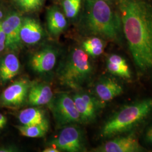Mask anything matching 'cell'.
Here are the masks:
<instances>
[{"label": "cell", "instance_id": "d4e9b609", "mask_svg": "<svg viewBox=\"0 0 152 152\" xmlns=\"http://www.w3.org/2000/svg\"><path fill=\"white\" fill-rule=\"evenodd\" d=\"M144 139L147 143L152 145V125H151L145 131Z\"/></svg>", "mask_w": 152, "mask_h": 152}, {"label": "cell", "instance_id": "f1b7e54d", "mask_svg": "<svg viewBox=\"0 0 152 152\" xmlns=\"http://www.w3.org/2000/svg\"><path fill=\"white\" fill-rule=\"evenodd\" d=\"M105 1H107V0H105Z\"/></svg>", "mask_w": 152, "mask_h": 152}, {"label": "cell", "instance_id": "5b68a950", "mask_svg": "<svg viewBox=\"0 0 152 152\" xmlns=\"http://www.w3.org/2000/svg\"><path fill=\"white\" fill-rule=\"evenodd\" d=\"M58 127L71 124H81L79 114L72 96L66 93H59L54 96L49 104Z\"/></svg>", "mask_w": 152, "mask_h": 152}, {"label": "cell", "instance_id": "3957f363", "mask_svg": "<svg viewBox=\"0 0 152 152\" xmlns=\"http://www.w3.org/2000/svg\"><path fill=\"white\" fill-rule=\"evenodd\" d=\"M152 114V98L126 105L104 124L100 136L110 138L124 134L141 123Z\"/></svg>", "mask_w": 152, "mask_h": 152}, {"label": "cell", "instance_id": "ac0fdd59", "mask_svg": "<svg viewBox=\"0 0 152 152\" xmlns=\"http://www.w3.org/2000/svg\"><path fill=\"white\" fill-rule=\"evenodd\" d=\"M107 69L111 74L120 77L130 79L131 78L129 66L125 59L121 56L112 54L107 59Z\"/></svg>", "mask_w": 152, "mask_h": 152}, {"label": "cell", "instance_id": "83f0119b", "mask_svg": "<svg viewBox=\"0 0 152 152\" xmlns=\"http://www.w3.org/2000/svg\"><path fill=\"white\" fill-rule=\"evenodd\" d=\"M2 17H3V12H2V10H1V9H0V23L1 22V20L2 19Z\"/></svg>", "mask_w": 152, "mask_h": 152}, {"label": "cell", "instance_id": "9c48e42d", "mask_svg": "<svg viewBox=\"0 0 152 152\" xmlns=\"http://www.w3.org/2000/svg\"><path fill=\"white\" fill-rule=\"evenodd\" d=\"M22 16L16 12H12L1 22L5 34V50L9 52H16L22 49L23 42L20 38Z\"/></svg>", "mask_w": 152, "mask_h": 152}, {"label": "cell", "instance_id": "603a6c76", "mask_svg": "<svg viewBox=\"0 0 152 152\" xmlns=\"http://www.w3.org/2000/svg\"><path fill=\"white\" fill-rule=\"evenodd\" d=\"M20 151L19 147L15 145H6L0 146V152H17Z\"/></svg>", "mask_w": 152, "mask_h": 152}, {"label": "cell", "instance_id": "52a82bcc", "mask_svg": "<svg viewBox=\"0 0 152 152\" xmlns=\"http://www.w3.org/2000/svg\"><path fill=\"white\" fill-rule=\"evenodd\" d=\"M33 82L23 77L6 87L0 95V107L18 108L27 102L28 94Z\"/></svg>", "mask_w": 152, "mask_h": 152}, {"label": "cell", "instance_id": "4fadbf2b", "mask_svg": "<svg viewBox=\"0 0 152 152\" xmlns=\"http://www.w3.org/2000/svg\"><path fill=\"white\" fill-rule=\"evenodd\" d=\"M122 92L123 87L120 83L107 77L100 78L94 86L95 96L103 103L113 100Z\"/></svg>", "mask_w": 152, "mask_h": 152}, {"label": "cell", "instance_id": "d6986e66", "mask_svg": "<svg viewBox=\"0 0 152 152\" xmlns=\"http://www.w3.org/2000/svg\"><path fill=\"white\" fill-rule=\"evenodd\" d=\"M15 128L22 136L31 138L42 137L49 130L48 128L40 125H17Z\"/></svg>", "mask_w": 152, "mask_h": 152}, {"label": "cell", "instance_id": "277c9868", "mask_svg": "<svg viewBox=\"0 0 152 152\" xmlns=\"http://www.w3.org/2000/svg\"><path fill=\"white\" fill-rule=\"evenodd\" d=\"M93 67L88 55L80 48H75L60 64L57 76L60 83L78 90L90 79Z\"/></svg>", "mask_w": 152, "mask_h": 152}, {"label": "cell", "instance_id": "8992f818", "mask_svg": "<svg viewBox=\"0 0 152 152\" xmlns=\"http://www.w3.org/2000/svg\"><path fill=\"white\" fill-rule=\"evenodd\" d=\"M49 146L65 152H85L86 150L83 131L76 124L62 127L59 135L50 142Z\"/></svg>", "mask_w": 152, "mask_h": 152}, {"label": "cell", "instance_id": "7a4b0ae2", "mask_svg": "<svg viewBox=\"0 0 152 152\" xmlns=\"http://www.w3.org/2000/svg\"><path fill=\"white\" fill-rule=\"evenodd\" d=\"M84 26L88 32L112 41L120 37V16L105 0H87Z\"/></svg>", "mask_w": 152, "mask_h": 152}, {"label": "cell", "instance_id": "9a60e30c", "mask_svg": "<svg viewBox=\"0 0 152 152\" xmlns=\"http://www.w3.org/2000/svg\"><path fill=\"white\" fill-rule=\"evenodd\" d=\"M54 97L51 87L45 83L33 82L28 94L27 102L32 107L49 104Z\"/></svg>", "mask_w": 152, "mask_h": 152}, {"label": "cell", "instance_id": "ba28073f", "mask_svg": "<svg viewBox=\"0 0 152 152\" xmlns=\"http://www.w3.org/2000/svg\"><path fill=\"white\" fill-rule=\"evenodd\" d=\"M72 97L80 115L81 124L93 122L104 104L95 96L83 91L76 92Z\"/></svg>", "mask_w": 152, "mask_h": 152}, {"label": "cell", "instance_id": "7c38bea8", "mask_svg": "<svg viewBox=\"0 0 152 152\" xmlns=\"http://www.w3.org/2000/svg\"><path fill=\"white\" fill-rule=\"evenodd\" d=\"M44 37V31L37 20L31 17L23 18L20 28V38L23 44L34 45Z\"/></svg>", "mask_w": 152, "mask_h": 152}, {"label": "cell", "instance_id": "2e32d148", "mask_svg": "<svg viewBox=\"0 0 152 152\" xmlns=\"http://www.w3.org/2000/svg\"><path fill=\"white\" fill-rule=\"evenodd\" d=\"M18 120L22 125H40L49 129V119L46 112L37 107L22 110L18 114Z\"/></svg>", "mask_w": 152, "mask_h": 152}, {"label": "cell", "instance_id": "6da1fadb", "mask_svg": "<svg viewBox=\"0 0 152 152\" xmlns=\"http://www.w3.org/2000/svg\"><path fill=\"white\" fill-rule=\"evenodd\" d=\"M124 33L136 69L152 73V3L149 0H117Z\"/></svg>", "mask_w": 152, "mask_h": 152}, {"label": "cell", "instance_id": "484cf974", "mask_svg": "<svg viewBox=\"0 0 152 152\" xmlns=\"http://www.w3.org/2000/svg\"><path fill=\"white\" fill-rule=\"evenodd\" d=\"M7 118L4 115L0 113V130L2 129L7 124Z\"/></svg>", "mask_w": 152, "mask_h": 152}, {"label": "cell", "instance_id": "7402d4cb", "mask_svg": "<svg viewBox=\"0 0 152 152\" xmlns=\"http://www.w3.org/2000/svg\"><path fill=\"white\" fill-rule=\"evenodd\" d=\"M17 6L24 12L38 10L43 4L44 0H14Z\"/></svg>", "mask_w": 152, "mask_h": 152}, {"label": "cell", "instance_id": "30bf717a", "mask_svg": "<svg viewBox=\"0 0 152 152\" xmlns=\"http://www.w3.org/2000/svg\"><path fill=\"white\" fill-rule=\"evenodd\" d=\"M58 59L56 49L46 46L34 52L29 59V66L34 72L44 75L53 70Z\"/></svg>", "mask_w": 152, "mask_h": 152}, {"label": "cell", "instance_id": "5bb4252c", "mask_svg": "<svg viewBox=\"0 0 152 152\" xmlns=\"http://www.w3.org/2000/svg\"><path fill=\"white\" fill-rule=\"evenodd\" d=\"M20 71V63L14 52H9L0 58V85H5Z\"/></svg>", "mask_w": 152, "mask_h": 152}, {"label": "cell", "instance_id": "cb8c5ba5", "mask_svg": "<svg viewBox=\"0 0 152 152\" xmlns=\"http://www.w3.org/2000/svg\"><path fill=\"white\" fill-rule=\"evenodd\" d=\"M5 34L2 29L1 23H0V53H2L3 51H4V50H5Z\"/></svg>", "mask_w": 152, "mask_h": 152}, {"label": "cell", "instance_id": "8fae6325", "mask_svg": "<svg viewBox=\"0 0 152 152\" xmlns=\"http://www.w3.org/2000/svg\"><path fill=\"white\" fill-rule=\"evenodd\" d=\"M96 152H139L144 151L138 139L134 135L115 137L105 142L101 145L94 148Z\"/></svg>", "mask_w": 152, "mask_h": 152}, {"label": "cell", "instance_id": "e0dca14e", "mask_svg": "<svg viewBox=\"0 0 152 152\" xmlns=\"http://www.w3.org/2000/svg\"><path fill=\"white\" fill-rule=\"evenodd\" d=\"M47 26L49 33L53 36H58L67 26V22L63 14L58 7H51L47 12Z\"/></svg>", "mask_w": 152, "mask_h": 152}, {"label": "cell", "instance_id": "4316f807", "mask_svg": "<svg viewBox=\"0 0 152 152\" xmlns=\"http://www.w3.org/2000/svg\"><path fill=\"white\" fill-rule=\"evenodd\" d=\"M44 152H61L59 149L53 146H49V147L46 148L44 151Z\"/></svg>", "mask_w": 152, "mask_h": 152}, {"label": "cell", "instance_id": "ffe728a7", "mask_svg": "<svg viewBox=\"0 0 152 152\" xmlns=\"http://www.w3.org/2000/svg\"><path fill=\"white\" fill-rule=\"evenodd\" d=\"M82 48L88 55L96 57L103 54L104 44L100 38L92 37L87 39L83 42Z\"/></svg>", "mask_w": 152, "mask_h": 152}, {"label": "cell", "instance_id": "44dd1931", "mask_svg": "<svg viewBox=\"0 0 152 152\" xmlns=\"http://www.w3.org/2000/svg\"><path fill=\"white\" fill-rule=\"evenodd\" d=\"M81 6V0H64L63 7L65 15L68 18H74L78 14Z\"/></svg>", "mask_w": 152, "mask_h": 152}]
</instances>
